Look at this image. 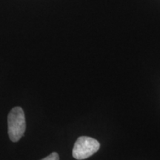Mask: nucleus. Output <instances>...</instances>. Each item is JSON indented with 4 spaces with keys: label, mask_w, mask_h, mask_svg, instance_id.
Segmentation results:
<instances>
[{
    "label": "nucleus",
    "mask_w": 160,
    "mask_h": 160,
    "mask_svg": "<svg viewBox=\"0 0 160 160\" xmlns=\"http://www.w3.org/2000/svg\"><path fill=\"white\" fill-rule=\"evenodd\" d=\"M99 141L89 137H80L77 139L73 149V157L76 159L82 160L93 156L99 151Z\"/></svg>",
    "instance_id": "2"
},
{
    "label": "nucleus",
    "mask_w": 160,
    "mask_h": 160,
    "mask_svg": "<svg viewBox=\"0 0 160 160\" xmlns=\"http://www.w3.org/2000/svg\"><path fill=\"white\" fill-rule=\"evenodd\" d=\"M41 160H59V156L57 152H53L49 156L44 158Z\"/></svg>",
    "instance_id": "3"
},
{
    "label": "nucleus",
    "mask_w": 160,
    "mask_h": 160,
    "mask_svg": "<svg viewBox=\"0 0 160 160\" xmlns=\"http://www.w3.org/2000/svg\"><path fill=\"white\" fill-rule=\"evenodd\" d=\"M8 134L13 142H18L23 137L26 129L25 113L20 107H15L10 111L8 117Z\"/></svg>",
    "instance_id": "1"
}]
</instances>
